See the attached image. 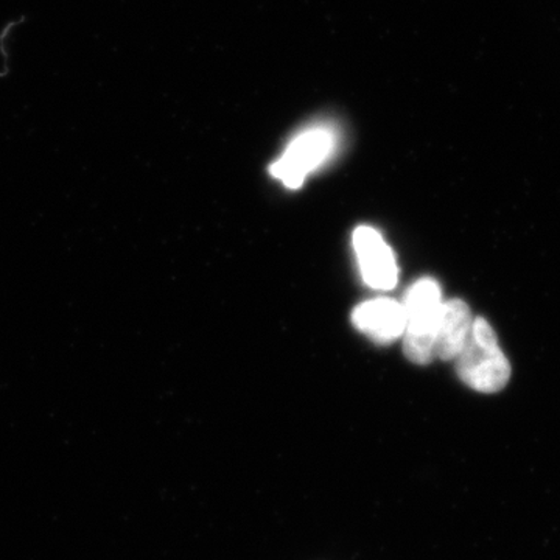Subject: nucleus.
<instances>
[{
	"label": "nucleus",
	"instance_id": "5",
	"mask_svg": "<svg viewBox=\"0 0 560 560\" xmlns=\"http://www.w3.org/2000/svg\"><path fill=\"white\" fill-rule=\"evenodd\" d=\"M352 323L377 345H390L404 337L407 315L404 304L378 298L359 305L352 313Z\"/></svg>",
	"mask_w": 560,
	"mask_h": 560
},
{
	"label": "nucleus",
	"instance_id": "3",
	"mask_svg": "<svg viewBox=\"0 0 560 560\" xmlns=\"http://www.w3.org/2000/svg\"><path fill=\"white\" fill-rule=\"evenodd\" d=\"M335 145L337 136L334 130L323 125L308 128L291 140L283 156L271 165V175L290 189H300L305 176L329 160Z\"/></svg>",
	"mask_w": 560,
	"mask_h": 560
},
{
	"label": "nucleus",
	"instance_id": "2",
	"mask_svg": "<svg viewBox=\"0 0 560 560\" xmlns=\"http://www.w3.org/2000/svg\"><path fill=\"white\" fill-rule=\"evenodd\" d=\"M442 307L441 287L434 279H420L408 290L404 308L407 327L404 352L416 364H429L434 355V337Z\"/></svg>",
	"mask_w": 560,
	"mask_h": 560
},
{
	"label": "nucleus",
	"instance_id": "1",
	"mask_svg": "<svg viewBox=\"0 0 560 560\" xmlns=\"http://www.w3.org/2000/svg\"><path fill=\"white\" fill-rule=\"evenodd\" d=\"M456 371L460 381L482 394L499 393L510 382V361L488 320L474 319L469 340L456 357Z\"/></svg>",
	"mask_w": 560,
	"mask_h": 560
},
{
	"label": "nucleus",
	"instance_id": "6",
	"mask_svg": "<svg viewBox=\"0 0 560 560\" xmlns=\"http://www.w3.org/2000/svg\"><path fill=\"white\" fill-rule=\"evenodd\" d=\"M474 318L469 305L460 300L442 302L434 337V355L441 360H456L469 340Z\"/></svg>",
	"mask_w": 560,
	"mask_h": 560
},
{
	"label": "nucleus",
	"instance_id": "4",
	"mask_svg": "<svg viewBox=\"0 0 560 560\" xmlns=\"http://www.w3.org/2000/svg\"><path fill=\"white\" fill-rule=\"evenodd\" d=\"M353 248L359 259L361 275L368 285L377 290H390L396 287L399 276L396 257L377 231L368 226L357 228L353 232Z\"/></svg>",
	"mask_w": 560,
	"mask_h": 560
}]
</instances>
